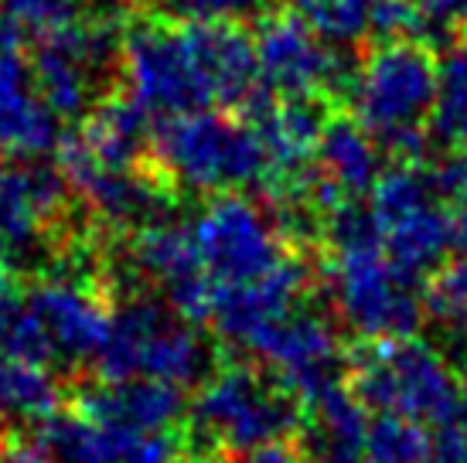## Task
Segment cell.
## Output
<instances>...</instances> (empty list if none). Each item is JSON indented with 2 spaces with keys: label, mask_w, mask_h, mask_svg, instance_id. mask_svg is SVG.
<instances>
[{
  "label": "cell",
  "mask_w": 467,
  "mask_h": 463,
  "mask_svg": "<svg viewBox=\"0 0 467 463\" xmlns=\"http://www.w3.org/2000/svg\"><path fill=\"white\" fill-rule=\"evenodd\" d=\"M123 31L113 17L72 21L38 41L31 72L45 106L58 119H78L106 96V78L119 65Z\"/></svg>",
  "instance_id": "8"
},
{
  "label": "cell",
  "mask_w": 467,
  "mask_h": 463,
  "mask_svg": "<svg viewBox=\"0 0 467 463\" xmlns=\"http://www.w3.org/2000/svg\"><path fill=\"white\" fill-rule=\"evenodd\" d=\"M365 433V406L351 388H345V382H335L304 402L300 453L307 463H362Z\"/></svg>",
  "instance_id": "21"
},
{
  "label": "cell",
  "mask_w": 467,
  "mask_h": 463,
  "mask_svg": "<svg viewBox=\"0 0 467 463\" xmlns=\"http://www.w3.org/2000/svg\"><path fill=\"white\" fill-rule=\"evenodd\" d=\"M25 304L38 317L41 331L52 345L55 361L66 365H96L109 334L113 310H106L96 290L68 276H45L27 290Z\"/></svg>",
  "instance_id": "17"
},
{
  "label": "cell",
  "mask_w": 467,
  "mask_h": 463,
  "mask_svg": "<svg viewBox=\"0 0 467 463\" xmlns=\"http://www.w3.org/2000/svg\"><path fill=\"white\" fill-rule=\"evenodd\" d=\"M441 96V58L427 41H382L355 72L348 103L379 147L400 160L423 154Z\"/></svg>",
  "instance_id": "1"
},
{
  "label": "cell",
  "mask_w": 467,
  "mask_h": 463,
  "mask_svg": "<svg viewBox=\"0 0 467 463\" xmlns=\"http://www.w3.org/2000/svg\"><path fill=\"white\" fill-rule=\"evenodd\" d=\"M0 17L11 38L41 41L78 21L82 7L78 0H0Z\"/></svg>",
  "instance_id": "27"
},
{
  "label": "cell",
  "mask_w": 467,
  "mask_h": 463,
  "mask_svg": "<svg viewBox=\"0 0 467 463\" xmlns=\"http://www.w3.org/2000/svg\"><path fill=\"white\" fill-rule=\"evenodd\" d=\"M14 296V276H11V266L0 259V304L4 300H11Z\"/></svg>",
  "instance_id": "37"
},
{
  "label": "cell",
  "mask_w": 467,
  "mask_h": 463,
  "mask_svg": "<svg viewBox=\"0 0 467 463\" xmlns=\"http://www.w3.org/2000/svg\"><path fill=\"white\" fill-rule=\"evenodd\" d=\"M368 35H376L379 41H427L430 21L420 0H372Z\"/></svg>",
  "instance_id": "29"
},
{
  "label": "cell",
  "mask_w": 467,
  "mask_h": 463,
  "mask_svg": "<svg viewBox=\"0 0 467 463\" xmlns=\"http://www.w3.org/2000/svg\"><path fill=\"white\" fill-rule=\"evenodd\" d=\"M430 133H437V140L447 143L451 150L467 154V106L454 109V113H433Z\"/></svg>",
  "instance_id": "33"
},
{
  "label": "cell",
  "mask_w": 467,
  "mask_h": 463,
  "mask_svg": "<svg viewBox=\"0 0 467 463\" xmlns=\"http://www.w3.org/2000/svg\"><path fill=\"white\" fill-rule=\"evenodd\" d=\"M327 286L341 324L368 345L413 337L427 317L423 280L392 262L382 245L327 252Z\"/></svg>",
  "instance_id": "6"
},
{
  "label": "cell",
  "mask_w": 467,
  "mask_h": 463,
  "mask_svg": "<svg viewBox=\"0 0 467 463\" xmlns=\"http://www.w3.org/2000/svg\"><path fill=\"white\" fill-rule=\"evenodd\" d=\"M119 68L127 76V96L150 116H182L212 106L182 25H164L157 17L133 21L123 31Z\"/></svg>",
  "instance_id": "11"
},
{
  "label": "cell",
  "mask_w": 467,
  "mask_h": 463,
  "mask_svg": "<svg viewBox=\"0 0 467 463\" xmlns=\"http://www.w3.org/2000/svg\"><path fill=\"white\" fill-rule=\"evenodd\" d=\"M192 235L215 286L253 283L290 256L273 215L239 191L212 194L192 221Z\"/></svg>",
  "instance_id": "10"
},
{
  "label": "cell",
  "mask_w": 467,
  "mask_h": 463,
  "mask_svg": "<svg viewBox=\"0 0 467 463\" xmlns=\"http://www.w3.org/2000/svg\"><path fill=\"white\" fill-rule=\"evenodd\" d=\"M351 392L365 409L451 429L467 426V386L437 347L416 337L372 341L348 361Z\"/></svg>",
  "instance_id": "3"
},
{
  "label": "cell",
  "mask_w": 467,
  "mask_h": 463,
  "mask_svg": "<svg viewBox=\"0 0 467 463\" xmlns=\"http://www.w3.org/2000/svg\"><path fill=\"white\" fill-rule=\"evenodd\" d=\"M31 437L48 463H123L127 450L140 433L99 426L86 416H78L76 409H55L35 419Z\"/></svg>",
  "instance_id": "24"
},
{
  "label": "cell",
  "mask_w": 467,
  "mask_h": 463,
  "mask_svg": "<svg viewBox=\"0 0 467 463\" xmlns=\"http://www.w3.org/2000/svg\"><path fill=\"white\" fill-rule=\"evenodd\" d=\"M256 62L263 89L273 96L348 99L358 62L341 45L325 41L297 11L266 14L256 27Z\"/></svg>",
  "instance_id": "9"
},
{
  "label": "cell",
  "mask_w": 467,
  "mask_h": 463,
  "mask_svg": "<svg viewBox=\"0 0 467 463\" xmlns=\"http://www.w3.org/2000/svg\"><path fill=\"white\" fill-rule=\"evenodd\" d=\"M430 463H467V426L437 429Z\"/></svg>",
  "instance_id": "34"
},
{
  "label": "cell",
  "mask_w": 467,
  "mask_h": 463,
  "mask_svg": "<svg viewBox=\"0 0 467 463\" xmlns=\"http://www.w3.org/2000/svg\"><path fill=\"white\" fill-rule=\"evenodd\" d=\"M192 423L212 450L246 453L300 433L304 406L273 375L233 361L202 378L192 402Z\"/></svg>",
  "instance_id": "5"
},
{
  "label": "cell",
  "mask_w": 467,
  "mask_h": 463,
  "mask_svg": "<svg viewBox=\"0 0 467 463\" xmlns=\"http://www.w3.org/2000/svg\"><path fill=\"white\" fill-rule=\"evenodd\" d=\"M362 4H372V0H362Z\"/></svg>",
  "instance_id": "42"
},
{
  "label": "cell",
  "mask_w": 467,
  "mask_h": 463,
  "mask_svg": "<svg viewBox=\"0 0 467 463\" xmlns=\"http://www.w3.org/2000/svg\"><path fill=\"white\" fill-rule=\"evenodd\" d=\"M150 154L171 188L195 194L266 188L270 180V157L256 127L225 109L164 116V123L154 127Z\"/></svg>",
  "instance_id": "2"
},
{
  "label": "cell",
  "mask_w": 467,
  "mask_h": 463,
  "mask_svg": "<svg viewBox=\"0 0 467 463\" xmlns=\"http://www.w3.org/2000/svg\"><path fill=\"white\" fill-rule=\"evenodd\" d=\"M212 368V347L195 324L168 300L130 296L113 310L109 334L96 358L99 378H161L195 386Z\"/></svg>",
  "instance_id": "4"
},
{
  "label": "cell",
  "mask_w": 467,
  "mask_h": 463,
  "mask_svg": "<svg viewBox=\"0 0 467 463\" xmlns=\"http://www.w3.org/2000/svg\"><path fill=\"white\" fill-rule=\"evenodd\" d=\"M62 143L58 116L45 106L35 72L17 41L7 38L0 45V154L31 160L52 154Z\"/></svg>",
  "instance_id": "20"
},
{
  "label": "cell",
  "mask_w": 467,
  "mask_h": 463,
  "mask_svg": "<svg viewBox=\"0 0 467 463\" xmlns=\"http://www.w3.org/2000/svg\"><path fill=\"white\" fill-rule=\"evenodd\" d=\"M96 4H103V7H109V4H117V0H96Z\"/></svg>",
  "instance_id": "41"
},
{
  "label": "cell",
  "mask_w": 467,
  "mask_h": 463,
  "mask_svg": "<svg viewBox=\"0 0 467 463\" xmlns=\"http://www.w3.org/2000/svg\"><path fill=\"white\" fill-rule=\"evenodd\" d=\"M368 211L386 256L420 280L441 270L457 249L451 205L433 191L430 170L416 160H400L379 174L368 191Z\"/></svg>",
  "instance_id": "7"
},
{
  "label": "cell",
  "mask_w": 467,
  "mask_h": 463,
  "mask_svg": "<svg viewBox=\"0 0 467 463\" xmlns=\"http://www.w3.org/2000/svg\"><path fill=\"white\" fill-rule=\"evenodd\" d=\"M314 273L300 256H286L273 266L266 276L253 283L239 286H215L212 283V307L208 321L212 331L233 347L249 351L253 341L280 321L284 314L304 304V296L311 290Z\"/></svg>",
  "instance_id": "14"
},
{
  "label": "cell",
  "mask_w": 467,
  "mask_h": 463,
  "mask_svg": "<svg viewBox=\"0 0 467 463\" xmlns=\"http://www.w3.org/2000/svg\"><path fill=\"white\" fill-rule=\"evenodd\" d=\"M253 355L273 368V378L294 392L300 406L314 399L345 375V351L337 341L335 324L321 310L300 304L280 321H273L253 347Z\"/></svg>",
  "instance_id": "12"
},
{
  "label": "cell",
  "mask_w": 467,
  "mask_h": 463,
  "mask_svg": "<svg viewBox=\"0 0 467 463\" xmlns=\"http://www.w3.org/2000/svg\"><path fill=\"white\" fill-rule=\"evenodd\" d=\"M89 157L103 168H137L150 154L154 119L133 96H103L76 133Z\"/></svg>",
  "instance_id": "22"
},
{
  "label": "cell",
  "mask_w": 467,
  "mask_h": 463,
  "mask_svg": "<svg viewBox=\"0 0 467 463\" xmlns=\"http://www.w3.org/2000/svg\"><path fill=\"white\" fill-rule=\"evenodd\" d=\"M58 164L68 184L86 198V205L109 225L143 229L150 221L171 219V191L164 178L137 168L96 164L76 133L58 143Z\"/></svg>",
  "instance_id": "13"
},
{
  "label": "cell",
  "mask_w": 467,
  "mask_h": 463,
  "mask_svg": "<svg viewBox=\"0 0 467 463\" xmlns=\"http://www.w3.org/2000/svg\"><path fill=\"white\" fill-rule=\"evenodd\" d=\"M427 314L447 327H467V249L430 283Z\"/></svg>",
  "instance_id": "30"
},
{
  "label": "cell",
  "mask_w": 467,
  "mask_h": 463,
  "mask_svg": "<svg viewBox=\"0 0 467 463\" xmlns=\"http://www.w3.org/2000/svg\"><path fill=\"white\" fill-rule=\"evenodd\" d=\"M55 402H58V386L48 368L0 355V416L41 419L55 412Z\"/></svg>",
  "instance_id": "25"
},
{
  "label": "cell",
  "mask_w": 467,
  "mask_h": 463,
  "mask_svg": "<svg viewBox=\"0 0 467 463\" xmlns=\"http://www.w3.org/2000/svg\"><path fill=\"white\" fill-rule=\"evenodd\" d=\"M239 463H307L300 447L286 443V439H276V443H263L256 450H246L239 457Z\"/></svg>",
  "instance_id": "36"
},
{
  "label": "cell",
  "mask_w": 467,
  "mask_h": 463,
  "mask_svg": "<svg viewBox=\"0 0 467 463\" xmlns=\"http://www.w3.org/2000/svg\"><path fill=\"white\" fill-rule=\"evenodd\" d=\"M192 21H239L246 14H256L263 0H182L178 4Z\"/></svg>",
  "instance_id": "32"
},
{
  "label": "cell",
  "mask_w": 467,
  "mask_h": 463,
  "mask_svg": "<svg viewBox=\"0 0 467 463\" xmlns=\"http://www.w3.org/2000/svg\"><path fill=\"white\" fill-rule=\"evenodd\" d=\"M294 11L331 45H351L368 35V4L362 0H294Z\"/></svg>",
  "instance_id": "28"
},
{
  "label": "cell",
  "mask_w": 467,
  "mask_h": 463,
  "mask_svg": "<svg viewBox=\"0 0 467 463\" xmlns=\"http://www.w3.org/2000/svg\"><path fill=\"white\" fill-rule=\"evenodd\" d=\"M178 463H225L219 453L212 450H202V453H192V457H178Z\"/></svg>",
  "instance_id": "38"
},
{
  "label": "cell",
  "mask_w": 467,
  "mask_h": 463,
  "mask_svg": "<svg viewBox=\"0 0 467 463\" xmlns=\"http://www.w3.org/2000/svg\"><path fill=\"white\" fill-rule=\"evenodd\" d=\"M198 76L205 82L212 106L243 109L263 89L256 41L239 21H188L182 25Z\"/></svg>",
  "instance_id": "19"
},
{
  "label": "cell",
  "mask_w": 467,
  "mask_h": 463,
  "mask_svg": "<svg viewBox=\"0 0 467 463\" xmlns=\"http://www.w3.org/2000/svg\"><path fill=\"white\" fill-rule=\"evenodd\" d=\"M314 170L335 188L341 198L358 201L362 194L372 191V184L382 174V147L376 137L348 116H331L325 123L317 154H314Z\"/></svg>",
  "instance_id": "23"
},
{
  "label": "cell",
  "mask_w": 467,
  "mask_h": 463,
  "mask_svg": "<svg viewBox=\"0 0 467 463\" xmlns=\"http://www.w3.org/2000/svg\"><path fill=\"white\" fill-rule=\"evenodd\" d=\"M133 273L164 290L168 304L192 324L208 321L212 307V280L198 256L192 225H178L174 219L150 221L133 232L130 239Z\"/></svg>",
  "instance_id": "15"
},
{
  "label": "cell",
  "mask_w": 467,
  "mask_h": 463,
  "mask_svg": "<svg viewBox=\"0 0 467 463\" xmlns=\"http://www.w3.org/2000/svg\"><path fill=\"white\" fill-rule=\"evenodd\" d=\"M433 457V437L423 423L379 412L368 419L362 463H430Z\"/></svg>",
  "instance_id": "26"
},
{
  "label": "cell",
  "mask_w": 467,
  "mask_h": 463,
  "mask_svg": "<svg viewBox=\"0 0 467 463\" xmlns=\"http://www.w3.org/2000/svg\"><path fill=\"white\" fill-rule=\"evenodd\" d=\"M433 191L441 194L451 205L457 229V249H467V154L454 150L451 157H443L437 168H427Z\"/></svg>",
  "instance_id": "31"
},
{
  "label": "cell",
  "mask_w": 467,
  "mask_h": 463,
  "mask_svg": "<svg viewBox=\"0 0 467 463\" xmlns=\"http://www.w3.org/2000/svg\"><path fill=\"white\" fill-rule=\"evenodd\" d=\"M7 41V27H4V17H0V45Z\"/></svg>",
  "instance_id": "39"
},
{
  "label": "cell",
  "mask_w": 467,
  "mask_h": 463,
  "mask_svg": "<svg viewBox=\"0 0 467 463\" xmlns=\"http://www.w3.org/2000/svg\"><path fill=\"white\" fill-rule=\"evenodd\" d=\"M150 4H161V7H164V4H182V0H150Z\"/></svg>",
  "instance_id": "40"
},
{
  "label": "cell",
  "mask_w": 467,
  "mask_h": 463,
  "mask_svg": "<svg viewBox=\"0 0 467 463\" xmlns=\"http://www.w3.org/2000/svg\"><path fill=\"white\" fill-rule=\"evenodd\" d=\"M68 178L48 164L0 168V259L27 262L68 208Z\"/></svg>",
  "instance_id": "16"
},
{
  "label": "cell",
  "mask_w": 467,
  "mask_h": 463,
  "mask_svg": "<svg viewBox=\"0 0 467 463\" xmlns=\"http://www.w3.org/2000/svg\"><path fill=\"white\" fill-rule=\"evenodd\" d=\"M72 409L99 426L130 433L174 429L188 412L182 386L161 378H96L76 388Z\"/></svg>",
  "instance_id": "18"
},
{
  "label": "cell",
  "mask_w": 467,
  "mask_h": 463,
  "mask_svg": "<svg viewBox=\"0 0 467 463\" xmlns=\"http://www.w3.org/2000/svg\"><path fill=\"white\" fill-rule=\"evenodd\" d=\"M430 27H467V0H420Z\"/></svg>",
  "instance_id": "35"
}]
</instances>
